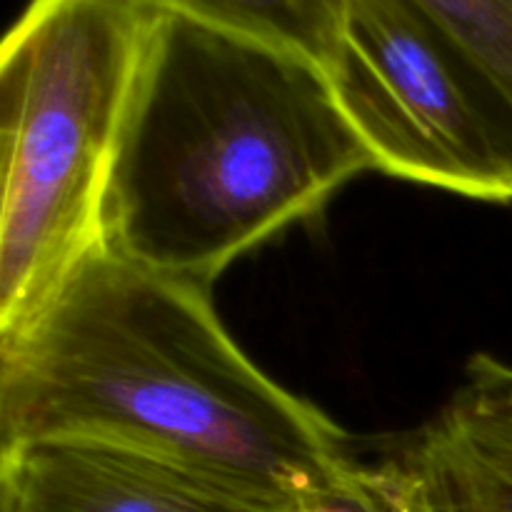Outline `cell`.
<instances>
[{
    "label": "cell",
    "mask_w": 512,
    "mask_h": 512,
    "mask_svg": "<svg viewBox=\"0 0 512 512\" xmlns=\"http://www.w3.org/2000/svg\"><path fill=\"white\" fill-rule=\"evenodd\" d=\"M143 450L293 512L355 458L335 420L235 343L213 288L95 243L0 330V448Z\"/></svg>",
    "instance_id": "6da1fadb"
},
{
    "label": "cell",
    "mask_w": 512,
    "mask_h": 512,
    "mask_svg": "<svg viewBox=\"0 0 512 512\" xmlns=\"http://www.w3.org/2000/svg\"><path fill=\"white\" fill-rule=\"evenodd\" d=\"M368 170L320 65L158 13L110 163L100 243L213 288Z\"/></svg>",
    "instance_id": "7a4b0ae2"
},
{
    "label": "cell",
    "mask_w": 512,
    "mask_h": 512,
    "mask_svg": "<svg viewBox=\"0 0 512 512\" xmlns=\"http://www.w3.org/2000/svg\"><path fill=\"white\" fill-rule=\"evenodd\" d=\"M155 15L138 0H30L0 48V330L100 240V208Z\"/></svg>",
    "instance_id": "3957f363"
},
{
    "label": "cell",
    "mask_w": 512,
    "mask_h": 512,
    "mask_svg": "<svg viewBox=\"0 0 512 512\" xmlns=\"http://www.w3.org/2000/svg\"><path fill=\"white\" fill-rule=\"evenodd\" d=\"M335 98L373 170L512 203V150L470 65L413 0H348Z\"/></svg>",
    "instance_id": "277c9868"
},
{
    "label": "cell",
    "mask_w": 512,
    "mask_h": 512,
    "mask_svg": "<svg viewBox=\"0 0 512 512\" xmlns=\"http://www.w3.org/2000/svg\"><path fill=\"white\" fill-rule=\"evenodd\" d=\"M0 512H283L178 463L113 443L0 448Z\"/></svg>",
    "instance_id": "5b68a950"
},
{
    "label": "cell",
    "mask_w": 512,
    "mask_h": 512,
    "mask_svg": "<svg viewBox=\"0 0 512 512\" xmlns=\"http://www.w3.org/2000/svg\"><path fill=\"white\" fill-rule=\"evenodd\" d=\"M380 463L413 512H512V363L473 355L448 400Z\"/></svg>",
    "instance_id": "8992f818"
},
{
    "label": "cell",
    "mask_w": 512,
    "mask_h": 512,
    "mask_svg": "<svg viewBox=\"0 0 512 512\" xmlns=\"http://www.w3.org/2000/svg\"><path fill=\"white\" fill-rule=\"evenodd\" d=\"M240 38L300 55L333 75L345 43L348 0H138Z\"/></svg>",
    "instance_id": "52a82bcc"
},
{
    "label": "cell",
    "mask_w": 512,
    "mask_h": 512,
    "mask_svg": "<svg viewBox=\"0 0 512 512\" xmlns=\"http://www.w3.org/2000/svg\"><path fill=\"white\" fill-rule=\"evenodd\" d=\"M470 65L512 150V0H413Z\"/></svg>",
    "instance_id": "ba28073f"
},
{
    "label": "cell",
    "mask_w": 512,
    "mask_h": 512,
    "mask_svg": "<svg viewBox=\"0 0 512 512\" xmlns=\"http://www.w3.org/2000/svg\"><path fill=\"white\" fill-rule=\"evenodd\" d=\"M293 512H413L383 463L353 458L325 490Z\"/></svg>",
    "instance_id": "9c48e42d"
}]
</instances>
